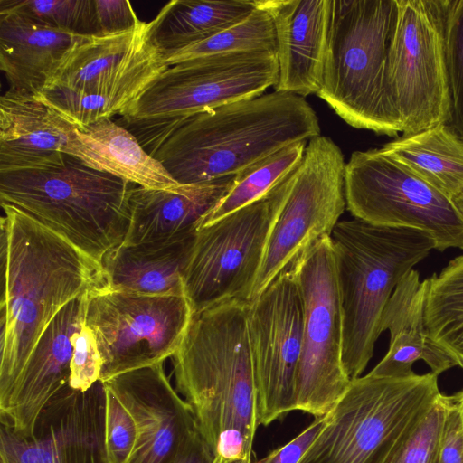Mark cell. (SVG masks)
Listing matches in <instances>:
<instances>
[{
	"label": "cell",
	"instance_id": "obj_6",
	"mask_svg": "<svg viewBox=\"0 0 463 463\" xmlns=\"http://www.w3.org/2000/svg\"><path fill=\"white\" fill-rule=\"evenodd\" d=\"M323 77L317 93L348 125L379 135L400 130L387 112L383 71L397 0H329Z\"/></svg>",
	"mask_w": 463,
	"mask_h": 463
},
{
	"label": "cell",
	"instance_id": "obj_20",
	"mask_svg": "<svg viewBox=\"0 0 463 463\" xmlns=\"http://www.w3.org/2000/svg\"><path fill=\"white\" fill-rule=\"evenodd\" d=\"M276 31L279 79L275 91L305 97L318 92L326 49L329 0H256Z\"/></svg>",
	"mask_w": 463,
	"mask_h": 463
},
{
	"label": "cell",
	"instance_id": "obj_30",
	"mask_svg": "<svg viewBox=\"0 0 463 463\" xmlns=\"http://www.w3.org/2000/svg\"><path fill=\"white\" fill-rule=\"evenodd\" d=\"M307 144L303 141L285 146L236 175L230 191L202 220L198 229L267 194L299 164Z\"/></svg>",
	"mask_w": 463,
	"mask_h": 463
},
{
	"label": "cell",
	"instance_id": "obj_28",
	"mask_svg": "<svg viewBox=\"0 0 463 463\" xmlns=\"http://www.w3.org/2000/svg\"><path fill=\"white\" fill-rule=\"evenodd\" d=\"M256 0H173L152 20L153 37L162 50L203 41L246 19Z\"/></svg>",
	"mask_w": 463,
	"mask_h": 463
},
{
	"label": "cell",
	"instance_id": "obj_5",
	"mask_svg": "<svg viewBox=\"0 0 463 463\" xmlns=\"http://www.w3.org/2000/svg\"><path fill=\"white\" fill-rule=\"evenodd\" d=\"M137 184L63 153L54 163L0 173V202L24 211L93 260L122 244Z\"/></svg>",
	"mask_w": 463,
	"mask_h": 463
},
{
	"label": "cell",
	"instance_id": "obj_7",
	"mask_svg": "<svg viewBox=\"0 0 463 463\" xmlns=\"http://www.w3.org/2000/svg\"><path fill=\"white\" fill-rule=\"evenodd\" d=\"M168 67L152 21H141L129 31L90 36L74 47L45 88L46 99L74 126L87 127L123 116Z\"/></svg>",
	"mask_w": 463,
	"mask_h": 463
},
{
	"label": "cell",
	"instance_id": "obj_14",
	"mask_svg": "<svg viewBox=\"0 0 463 463\" xmlns=\"http://www.w3.org/2000/svg\"><path fill=\"white\" fill-rule=\"evenodd\" d=\"M271 214L270 190L196 231L184 273V295L194 314L226 301L250 300Z\"/></svg>",
	"mask_w": 463,
	"mask_h": 463
},
{
	"label": "cell",
	"instance_id": "obj_27",
	"mask_svg": "<svg viewBox=\"0 0 463 463\" xmlns=\"http://www.w3.org/2000/svg\"><path fill=\"white\" fill-rule=\"evenodd\" d=\"M381 148L449 199L463 188V139L449 124L402 134Z\"/></svg>",
	"mask_w": 463,
	"mask_h": 463
},
{
	"label": "cell",
	"instance_id": "obj_16",
	"mask_svg": "<svg viewBox=\"0 0 463 463\" xmlns=\"http://www.w3.org/2000/svg\"><path fill=\"white\" fill-rule=\"evenodd\" d=\"M247 320L259 422L267 426L296 410L304 311L291 266L248 302Z\"/></svg>",
	"mask_w": 463,
	"mask_h": 463
},
{
	"label": "cell",
	"instance_id": "obj_4",
	"mask_svg": "<svg viewBox=\"0 0 463 463\" xmlns=\"http://www.w3.org/2000/svg\"><path fill=\"white\" fill-rule=\"evenodd\" d=\"M330 240L343 316V364L353 381L373 357L383 314L396 286L436 244L423 231L355 218L339 221Z\"/></svg>",
	"mask_w": 463,
	"mask_h": 463
},
{
	"label": "cell",
	"instance_id": "obj_2",
	"mask_svg": "<svg viewBox=\"0 0 463 463\" xmlns=\"http://www.w3.org/2000/svg\"><path fill=\"white\" fill-rule=\"evenodd\" d=\"M1 206L0 397L52 319L78 297L108 288L100 262L20 208Z\"/></svg>",
	"mask_w": 463,
	"mask_h": 463
},
{
	"label": "cell",
	"instance_id": "obj_11",
	"mask_svg": "<svg viewBox=\"0 0 463 463\" xmlns=\"http://www.w3.org/2000/svg\"><path fill=\"white\" fill-rule=\"evenodd\" d=\"M291 268L304 311L296 410L324 416L351 383L343 364V316L330 236L307 249Z\"/></svg>",
	"mask_w": 463,
	"mask_h": 463
},
{
	"label": "cell",
	"instance_id": "obj_42",
	"mask_svg": "<svg viewBox=\"0 0 463 463\" xmlns=\"http://www.w3.org/2000/svg\"><path fill=\"white\" fill-rule=\"evenodd\" d=\"M213 463H251V461L243 460H227L221 457H215Z\"/></svg>",
	"mask_w": 463,
	"mask_h": 463
},
{
	"label": "cell",
	"instance_id": "obj_8",
	"mask_svg": "<svg viewBox=\"0 0 463 463\" xmlns=\"http://www.w3.org/2000/svg\"><path fill=\"white\" fill-rule=\"evenodd\" d=\"M452 0H397L383 71L391 120L402 134L451 121L447 25Z\"/></svg>",
	"mask_w": 463,
	"mask_h": 463
},
{
	"label": "cell",
	"instance_id": "obj_1",
	"mask_svg": "<svg viewBox=\"0 0 463 463\" xmlns=\"http://www.w3.org/2000/svg\"><path fill=\"white\" fill-rule=\"evenodd\" d=\"M126 124L180 184L236 175L321 132L317 113L304 97L279 91L189 116Z\"/></svg>",
	"mask_w": 463,
	"mask_h": 463
},
{
	"label": "cell",
	"instance_id": "obj_13",
	"mask_svg": "<svg viewBox=\"0 0 463 463\" xmlns=\"http://www.w3.org/2000/svg\"><path fill=\"white\" fill-rule=\"evenodd\" d=\"M193 314L184 295H140L108 288L90 292L85 323L100 355V380L172 357Z\"/></svg>",
	"mask_w": 463,
	"mask_h": 463
},
{
	"label": "cell",
	"instance_id": "obj_3",
	"mask_svg": "<svg viewBox=\"0 0 463 463\" xmlns=\"http://www.w3.org/2000/svg\"><path fill=\"white\" fill-rule=\"evenodd\" d=\"M248 302L226 301L193 314L172 356L178 392L214 456L227 460L252 461L260 425Z\"/></svg>",
	"mask_w": 463,
	"mask_h": 463
},
{
	"label": "cell",
	"instance_id": "obj_15",
	"mask_svg": "<svg viewBox=\"0 0 463 463\" xmlns=\"http://www.w3.org/2000/svg\"><path fill=\"white\" fill-rule=\"evenodd\" d=\"M279 79L277 54H218L169 66L122 116L126 122L189 116L264 94Z\"/></svg>",
	"mask_w": 463,
	"mask_h": 463
},
{
	"label": "cell",
	"instance_id": "obj_24",
	"mask_svg": "<svg viewBox=\"0 0 463 463\" xmlns=\"http://www.w3.org/2000/svg\"><path fill=\"white\" fill-rule=\"evenodd\" d=\"M90 36L61 32L0 12V69L9 90L38 96L79 43Z\"/></svg>",
	"mask_w": 463,
	"mask_h": 463
},
{
	"label": "cell",
	"instance_id": "obj_41",
	"mask_svg": "<svg viewBox=\"0 0 463 463\" xmlns=\"http://www.w3.org/2000/svg\"><path fill=\"white\" fill-rule=\"evenodd\" d=\"M450 202L463 223V188L450 198Z\"/></svg>",
	"mask_w": 463,
	"mask_h": 463
},
{
	"label": "cell",
	"instance_id": "obj_10",
	"mask_svg": "<svg viewBox=\"0 0 463 463\" xmlns=\"http://www.w3.org/2000/svg\"><path fill=\"white\" fill-rule=\"evenodd\" d=\"M345 165L340 147L320 135L307 142L299 164L271 189V220L250 300L307 249L331 235L346 208Z\"/></svg>",
	"mask_w": 463,
	"mask_h": 463
},
{
	"label": "cell",
	"instance_id": "obj_23",
	"mask_svg": "<svg viewBox=\"0 0 463 463\" xmlns=\"http://www.w3.org/2000/svg\"><path fill=\"white\" fill-rule=\"evenodd\" d=\"M428 279L411 269L396 286L383 314L381 331L390 333L389 349L368 373L391 378L410 377L413 364L423 360L439 375L458 362L429 336L424 318Z\"/></svg>",
	"mask_w": 463,
	"mask_h": 463
},
{
	"label": "cell",
	"instance_id": "obj_36",
	"mask_svg": "<svg viewBox=\"0 0 463 463\" xmlns=\"http://www.w3.org/2000/svg\"><path fill=\"white\" fill-rule=\"evenodd\" d=\"M100 373L101 359L95 337L84 320L73 340L69 385L85 392L101 381Z\"/></svg>",
	"mask_w": 463,
	"mask_h": 463
},
{
	"label": "cell",
	"instance_id": "obj_22",
	"mask_svg": "<svg viewBox=\"0 0 463 463\" xmlns=\"http://www.w3.org/2000/svg\"><path fill=\"white\" fill-rule=\"evenodd\" d=\"M75 128L37 96L8 90L0 98V173L60 160Z\"/></svg>",
	"mask_w": 463,
	"mask_h": 463
},
{
	"label": "cell",
	"instance_id": "obj_37",
	"mask_svg": "<svg viewBox=\"0 0 463 463\" xmlns=\"http://www.w3.org/2000/svg\"><path fill=\"white\" fill-rule=\"evenodd\" d=\"M438 463H463V418L455 395L447 396Z\"/></svg>",
	"mask_w": 463,
	"mask_h": 463
},
{
	"label": "cell",
	"instance_id": "obj_38",
	"mask_svg": "<svg viewBox=\"0 0 463 463\" xmlns=\"http://www.w3.org/2000/svg\"><path fill=\"white\" fill-rule=\"evenodd\" d=\"M94 3L98 36L127 32L141 22L129 1L94 0Z\"/></svg>",
	"mask_w": 463,
	"mask_h": 463
},
{
	"label": "cell",
	"instance_id": "obj_12",
	"mask_svg": "<svg viewBox=\"0 0 463 463\" xmlns=\"http://www.w3.org/2000/svg\"><path fill=\"white\" fill-rule=\"evenodd\" d=\"M346 209L371 224L430 234L436 250H463V223L450 199L382 148L354 151L345 165Z\"/></svg>",
	"mask_w": 463,
	"mask_h": 463
},
{
	"label": "cell",
	"instance_id": "obj_9",
	"mask_svg": "<svg viewBox=\"0 0 463 463\" xmlns=\"http://www.w3.org/2000/svg\"><path fill=\"white\" fill-rule=\"evenodd\" d=\"M439 393L432 373L405 378L360 376L326 414L298 463H383Z\"/></svg>",
	"mask_w": 463,
	"mask_h": 463
},
{
	"label": "cell",
	"instance_id": "obj_32",
	"mask_svg": "<svg viewBox=\"0 0 463 463\" xmlns=\"http://www.w3.org/2000/svg\"><path fill=\"white\" fill-rule=\"evenodd\" d=\"M0 12H13L61 32L98 36L94 0H0Z\"/></svg>",
	"mask_w": 463,
	"mask_h": 463
},
{
	"label": "cell",
	"instance_id": "obj_40",
	"mask_svg": "<svg viewBox=\"0 0 463 463\" xmlns=\"http://www.w3.org/2000/svg\"><path fill=\"white\" fill-rule=\"evenodd\" d=\"M214 458L213 452L198 430L183 445L174 463H213Z\"/></svg>",
	"mask_w": 463,
	"mask_h": 463
},
{
	"label": "cell",
	"instance_id": "obj_35",
	"mask_svg": "<svg viewBox=\"0 0 463 463\" xmlns=\"http://www.w3.org/2000/svg\"><path fill=\"white\" fill-rule=\"evenodd\" d=\"M105 389L106 447L110 463H128L136 444V423L118 396L106 385Z\"/></svg>",
	"mask_w": 463,
	"mask_h": 463
},
{
	"label": "cell",
	"instance_id": "obj_21",
	"mask_svg": "<svg viewBox=\"0 0 463 463\" xmlns=\"http://www.w3.org/2000/svg\"><path fill=\"white\" fill-rule=\"evenodd\" d=\"M235 175L171 189L135 186L123 245L162 243L194 236L202 220L227 194Z\"/></svg>",
	"mask_w": 463,
	"mask_h": 463
},
{
	"label": "cell",
	"instance_id": "obj_25",
	"mask_svg": "<svg viewBox=\"0 0 463 463\" xmlns=\"http://www.w3.org/2000/svg\"><path fill=\"white\" fill-rule=\"evenodd\" d=\"M62 153L86 165L150 189H171L178 184L150 156L135 135L110 118L75 128Z\"/></svg>",
	"mask_w": 463,
	"mask_h": 463
},
{
	"label": "cell",
	"instance_id": "obj_19",
	"mask_svg": "<svg viewBox=\"0 0 463 463\" xmlns=\"http://www.w3.org/2000/svg\"><path fill=\"white\" fill-rule=\"evenodd\" d=\"M90 293L69 302L46 326L15 382L0 397L1 426L31 434L46 404L69 385L73 340L85 320Z\"/></svg>",
	"mask_w": 463,
	"mask_h": 463
},
{
	"label": "cell",
	"instance_id": "obj_34",
	"mask_svg": "<svg viewBox=\"0 0 463 463\" xmlns=\"http://www.w3.org/2000/svg\"><path fill=\"white\" fill-rule=\"evenodd\" d=\"M447 64L451 99L449 126L463 139V0H452L447 25Z\"/></svg>",
	"mask_w": 463,
	"mask_h": 463
},
{
	"label": "cell",
	"instance_id": "obj_33",
	"mask_svg": "<svg viewBox=\"0 0 463 463\" xmlns=\"http://www.w3.org/2000/svg\"><path fill=\"white\" fill-rule=\"evenodd\" d=\"M447 396L439 393L405 430L383 463H438Z\"/></svg>",
	"mask_w": 463,
	"mask_h": 463
},
{
	"label": "cell",
	"instance_id": "obj_29",
	"mask_svg": "<svg viewBox=\"0 0 463 463\" xmlns=\"http://www.w3.org/2000/svg\"><path fill=\"white\" fill-rule=\"evenodd\" d=\"M424 318L430 339L463 367V255L428 279Z\"/></svg>",
	"mask_w": 463,
	"mask_h": 463
},
{
	"label": "cell",
	"instance_id": "obj_18",
	"mask_svg": "<svg viewBox=\"0 0 463 463\" xmlns=\"http://www.w3.org/2000/svg\"><path fill=\"white\" fill-rule=\"evenodd\" d=\"M103 383L136 423V444L128 463H174L183 445L199 430L191 407L171 384L164 362Z\"/></svg>",
	"mask_w": 463,
	"mask_h": 463
},
{
	"label": "cell",
	"instance_id": "obj_17",
	"mask_svg": "<svg viewBox=\"0 0 463 463\" xmlns=\"http://www.w3.org/2000/svg\"><path fill=\"white\" fill-rule=\"evenodd\" d=\"M0 463H110L106 447V389L63 388L29 435L0 427Z\"/></svg>",
	"mask_w": 463,
	"mask_h": 463
},
{
	"label": "cell",
	"instance_id": "obj_31",
	"mask_svg": "<svg viewBox=\"0 0 463 463\" xmlns=\"http://www.w3.org/2000/svg\"><path fill=\"white\" fill-rule=\"evenodd\" d=\"M162 52L168 66L196 58L234 52H269L277 54L276 31L270 14L257 5L246 19L230 28L199 43Z\"/></svg>",
	"mask_w": 463,
	"mask_h": 463
},
{
	"label": "cell",
	"instance_id": "obj_26",
	"mask_svg": "<svg viewBox=\"0 0 463 463\" xmlns=\"http://www.w3.org/2000/svg\"><path fill=\"white\" fill-rule=\"evenodd\" d=\"M194 236L115 248L101 262L108 288L151 296L184 295V273Z\"/></svg>",
	"mask_w": 463,
	"mask_h": 463
},
{
	"label": "cell",
	"instance_id": "obj_43",
	"mask_svg": "<svg viewBox=\"0 0 463 463\" xmlns=\"http://www.w3.org/2000/svg\"><path fill=\"white\" fill-rule=\"evenodd\" d=\"M455 397L457 398L459 405H460V409H461V413H462V418H463V390L457 392L456 394H454Z\"/></svg>",
	"mask_w": 463,
	"mask_h": 463
},
{
	"label": "cell",
	"instance_id": "obj_39",
	"mask_svg": "<svg viewBox=\"0 0 463 463\" xmlns=\"http://www.w3.org/2000/svg\"><path fill=\"white\" fill-rule=\"evenodd\" d=\"M326 414L316 419L297 437L251 463H298L325 425Z\"/></svg>",
	"mask_w": 463,
	"mask_h": 463
}]
</instances>
